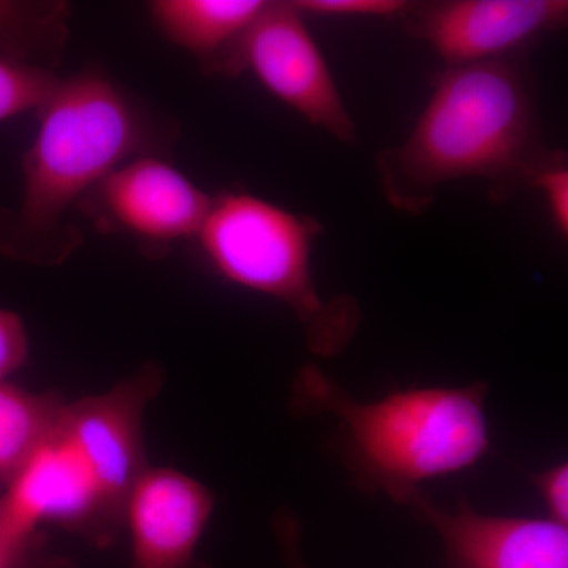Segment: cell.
I'll list each match as a JSON object with an SVG mask.
<instances>
[{
	"mask_svg": "<svg viewBox=\"0 0 568 568\" xmlns=\"http://www.w3.org/2000/svg\"><path fill=\"white\" fill-rule=\"evenodd\" d=\"M566 159L545 142L532 81L508 55L446 67L409 136L379 152L376 170L388 203L418 215L446 183L481 179L503 203Z\"/></svg>",
	"mask_w": 568,
	"mask_h": 568,
	"instance_id": "6da1fadb",
	"label": "cell"
},
{
	"mask_svg": "<svg viewBox=\"0 0 568 568\" xmlns=\"http://www.w3.org/2000/svg\"><path fill=\"white\" fill-rule=\"evenodd\" d=\"M39 115L22 159L21 197L0 207V254L51 267L80 245L71 209L125 160L140 156L153 130L114 82L92 70L61 80Z\"/></svg>",
	"mask_w": 568,
	"mask_h": 568,
	"instance_id": "7a4b0ae2",
	"label": "cell"
},
{
	"mask_svg": "<svg viewBox=\"0 0 568 568\" xmlns=\"http://www.w3.org/2000/svg\"><path fill=\"white\" fill-rule=\"evenodd\" d=\"M488 386L418 387L357 402L317 365L295 376L297 413L336 420L335 448L354 487L407 506L422 485L476 466L491 448Z\"/></svg>",
	"mask_w": 568,
	"mask_h": 568,
	"instance_id": "3957f363",
	"label": "cell"
},
{
	"mask_svg": "<svg viewBox=\"0 0 568 568\" xmlns=\"http://www.w3.org/2000/svg\"><path fill=\"white\" fill-rule=\"evenodd\" d=\"M323 226L244 192L212 197L197 239L212 267L227 282L286 305L317 357L346 349L361 324L353 297L324 298L313 278L312 253Z\"/></svg>",
	"mask_w": 568,
	"mask_h": 568,
	"instance_id": "277c9868",
	"label": "cell"
},
{
	"mask_svg": "<svg viewBox=\"0 0 568 568\" xmlns=\"http://www.w3.org/2000/svg\"><path fill=\"white\" fill-rule=\"evenodd\" d=\"M252 71L280 102L343 142L357 141L351 118L323 52L293 2H265L223 63L222 74Z\"/></svg>",
	"mask_w": 568,
	"mask_h": 568,
	"instance_id": "5b68a950",
	"label": "cell"
},
{
	"mask_svg": "<svg viewBox=\"0 0 568 568\" xmlns=\"http://www.w3.org/2000/svg\"><path fill=\"white\" fill-rule=\"evenodd\" d=\"M163 373L148 364L102 395L67 403L61 432L78 452L104 503L125 526L126 504L149 469L144 450L145 407L160 394Z\"/></svg>",
	"mask_w": 568,
	"mask_h": 568,
	"instance_id": "8992f818",
	"label": "cell"
},
{
	"mask_svg": "<svg viewBox=\"0 0 568 568\" xmlns=\"http://www.w3.org/2000/svg\"><path fill=\"white\" fill-rule=\"evenodd\" d=\"M405 29L447 67L496 61L540 37L562 31L567 0H446L410 6Z\"/></svg>",
	"mask_w": 568,
	"mask_h": 568,
	"instance_id": "52a82bcc",
	"label": "cell"
},
{
	"mask_svg": "<svg viewBox=\"0 0 568 568\" xmlns=\"http://www.w3.org/2000/svg\"><path fill=\"white\" fill-rule=\"evenodd\" d=\"M7 484L0 503L22 528L52 523L97 547H108L123 528L61 429Z\"/></svg>",
	"mask_w": 568,
	"mask_h": 568,
	"instance_id": "ba28073f",
	"label": "cell"
},
{
	"mask_svg": "<svg viewBox=\"0 0 568 568\" xmlns=\"http://www.w3.org/2000/svg\"><path fill=\"white\" fill-rule=\"evenodd\" d=\"M407 507L440 537L444 568H568V526L552 519L480 514L465 497L447 510L424 493Z\"/></svg>",
	"mask_w": 568,
	"mask_h": 568,
	"instance_id": "9c48e42d",
	"label": "cell"
},
{
	"mask_svg": "<svg viewBox=\"0 0 568 568\" xmlns=\"http://www.w3.org/2000/svg\"><path fill=\"white\" fill-rule=\"evenodd\" d=\"M215 507L211 489L168 467H149L126 504L130 568H205L197 545Z\"/></svg>",
	"mask_w": 568,
	"mask_h": 568,
	"instance_id": "30bf717a",
	"label": "cell"
},
{
	"mask_svg": "<svg viewBox=\"0 0 568 568\" xmlns=\"http://www.w3.org/2000/svg\"><path fill=\"white\" fill-rule=\"evenodd\" d=\"M108 216L149 244L197 237L212 197L155 156H134L99 185Z\"/></svg>",
	"mask_w": 568,
	"mask_h": 568,
	"instance_id": "8fae6325",
	"label": "cell"
},
{
	"mask_svg": "<svg viewBox=\"0 0 568 568\" xmlns=\"http://www.w3.org/2000/svg\"><path fill=\"white\" fill-rule=\"evenodd\" d=\"M264 3V0H156L151 3V14L168 40L196 55L205 70L222 73L234 44Z\"/></svg>",
	"mask_w": 568,
	"mask_h": 568,
	"instance_id": "7c38bea8",
	"label": "cell"
},
{
	"mask_svg": "<svg viewBox=\"0 0 568 568\" xmlns=\"http://www.w3.org/2000/svg\"><path fill=\"white\" fill-rule=\"evenodd\" d=\"M65 405L55 394H32L0 379V480L9 481L58 435Z\"/></svg>",
	"mask_w": 568,
	"mask_h": 568,
	"instance_id": "4fadbf2b",
	"label": "cell"
},
{
	"mask_svg": "<svg viewBox=\"0 0 568 568\" xmlns=\"http://www.w3.org/2000/svg\"><path fill=\"white\" fill-rule=\"evenodd\" d=\"M63 3L0 2V55L52 70L67 40Z\"/></svg>",
	"mask_w": 568,
	"mask_h": 568,
	"instance_id": "5bb4252c",
	"label": "cell"
},
{
	"mask_svg": "<svg viewBox=\"0 0 568 568\" xmlns=\"http://www.w3.org/2000/svg\"><path fill=\"white\" fill-rule=\"evenodd\" d=\"M61 80L54 71L0 55V122L22 112H39Z\"/></svg>",
	"mask_w": 568,
	"mask_h": 568,
	"instance_id": "9a60e30c",
	"label": "cell"
},
{
	"mask_svg": "<svg viewBox=\"0 0 568 568\" xmlns=\"http://www.w3.org/2000/svg\"><path fill=\"white\" fill-rule=\"evenodd\" d=\"M0 568H69L48 548L47 534L22 528L0 503Z\"/></svg>",
	"mask_w": 568,
	"mask_h": 568,
	"instance_id": "2e32d148",
	"label": "cell"
},
{
	"mask_svg": "<svg viewBox=\"0 0 568 568\" xmlns=\"http://www.w3.org/2000/svg\"><path fill=\"white\" fill-rule=\"evenodd\" d=\"M294 7L304 17H403L413 3L403 0H294Z\"/></svg>",
	"mask_w": 568,
	"mask_h": 568,
	"instance_id": "e0dca14e",
	"label": "cell"
},
{
	"mask_svg": "<svg viewBox=\"0 0 568 568\" xmlns=\"http://www.w3.org/2000/svg\"><path fill=\"white\" fill-rule=\"evenodd\" d=\"M532 189H537L544 196L545 203L551 215L552 226L560 237H568V166L567 159L551 164L534 182Z\"/></svg>",
	"mask_w": 568,
	"mask_h": 568,
	"instance_id": "ac0fdd59",
	"label": "cell"
},
{
	"mask_svg": "<svg viewBox=\"0 0 568 568\" xmlns=\"http://www.w3.org/2000/svg\"><path fill=\"white\" fill-rule=\"evenodd\" d=\"M28 351V334L20 316L0 308V379L24 365Z\"/></svg>",
	"mask_w": 568,
	"mask_h": 568,
	"instance_id": "d6986e66",
	"label": "cell"
},
{
	"mask_svg": "<svg viewBox=\"0 0 568 568\" xmlns=\"http://www.w3.org/2000/svg\"><path fill=\"white\" fill-rule=\"evenodd\" d=\"M538 496L544 500L549 519L567 526L568 523V465L566 462L548 467L532 476Z\"/></svg>",
	"mask_w": 568,
	"mask_h": 568,
	"instance_id": "ffe728a7",
	"label": "cell"
},
{
	"mask_svg": "<svg viewBox=\"0 0 568 568\" xmlns=\"http://www.w3.org/2000/svg\"><path fill=\"white\" fill-rule=\"evenodd\" d=\"M274 529L286 568H306L301 549V523L293 511L283 510L276 514Z\"/></svg>",
	"mask_w": 568,
	"mask_h": 568,
	"instance_id": "44dd1931",
	"label": "cell"
}]
</instances>
